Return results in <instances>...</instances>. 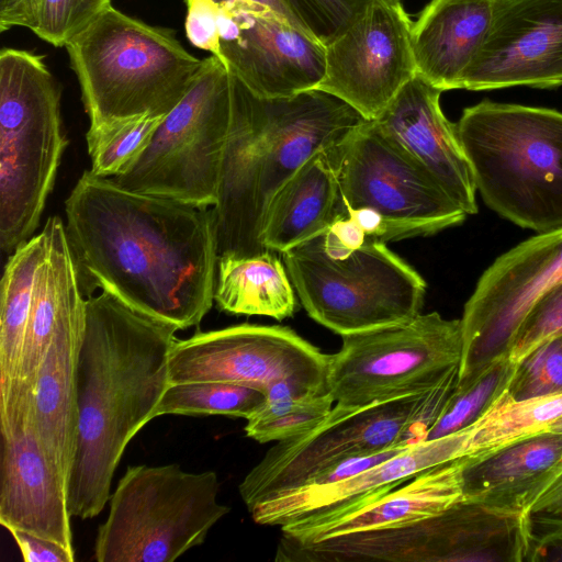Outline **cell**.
<instances>
[{"instance_id": "obj_1", "label": "cell", "mask_w": 562, "mask_h": 562, "mask_svg": "<svg viewBox=\"0 0 562 562\" xmlns=\"http://www.w3.org/2000/svg\"><path fill=\"white\" fill-rule=\"evenodd\" d=\"M65 212L85 295L108 291L179 330L199 326L214 302L212 207L130 191L86 170Z\"/></svg>"}, {"instance_id": "obj_2", "label": "cell", "mask_w": 562, "mask_h": 562, "mask_svg": "<svg viewBox=\"0 0 562 562\" xmlns=\"http://www.w3.org/2000/svg\"><path fill=\"white\" fill-rule=\"evenodd\" d=\"M175 325L101 291L87 299L77 362L78 441L67 483L72 517L98 516L128 442L150 420L168 386Z\"/></svg>"}, {"instance_id": "obj_3", "label": "cell", "mask_w": 562, "mask_h": 562, "mask_svg": "<svg viewBox=\"0 0 562 562\" xmlns=\"http://www.w3.org/2000/svg\"><path fill=\"white\" fill-rule=\"evenodd\" d=\"M231 81L232 119L212 212L218 257H249L267 250L262 227L276 192L314 155L367 120L318 89L268 99L233 74Z\"/></svg>"}, {"instance_id": "obj_4", "label": "cell", "mask_w": 562, "mask_h": 562, "mask_svg": "<svg viewBox=\"0 0 562 562\" xmlns=\"http://www.w3.org/2000/svg\"><path fill=\"white\" fill-rule=\"evenodd\" d=\"M456 125L491 210L538 234L562 228V112L484 100Z\"/></svg>"}, {"instance_id": "obj_5", "label": "cell", "mask_w": 562, "mask_h": 562, "mask_svg": "<svg viewBox=\"0 0 562 562\" xmlns=\"http://www.w3.org/2000/svg\"><path fill=\"white\" fill-rule=\"evenodd\" d=\"M65 48L89 127L168 114L205 64L182 46L173 30L150 25L113 5Z\"/></svg>"}, {"instance_id": "obj_6", "label": "cell", "mask_w": 562, "mask_h": 562, "mask_svg": "<svg viewBox=\"0 0 562 562\" xmlns=\"http://www.w3.org/2000/svg\"><path fill=\"white\" fill-rule=\"evenodd\" d=\"M61 90L45 57L0 52V246L11 255L34 236L67 138Z\"/></svg>"}, {"instance_id": "obj_7", "label": "cell", "mask_w": 562, "mask_h": 562, "mask_svg": "<svg viewBox=\"0 0 562 562\" xmlns=\"http://www.w3.org/2000/svg\"><path fill=\"white\" fill-rule=\"evenodd\" d=\"M214 471L178 464L130 465L110 496L97 531L98 562H173L202 544L229 507L217 501Z\"/></svg>"}, {"instance_id": "obj_8", "label": "cell", "mask_w": 562, "mask_h": 562, "mask_svg": "<svg viewBox=\"0 0 562 562\" xmlns=\"http://www.w3.org/2000/svg\"><path fill=\"white\" fill-rule=\"evenodd\" d=\"M306 313L345 336L407 322L423 308L427 284L385 243L367 239L351 255H327L323 234L282 252Z\"/></svg>"}, {"instance_id": "obj_9", "label": "cell", "mask_w": 562, "mask_h": 562, "mask_svg": "<svg viewBox=\"0 0 562 562\" xmlns=\"http://www.w3.org/2000/svg\"><path fill=\"white\" fill-rule=\"evenodd\" d=\"M453 372L424 393L362 407L335 404L315 428L277 441L239 484L247 508L301 486L323 468L347 457L425 440L458 383Z\"/></svg>"}, {"instance_id": "obj_10", "label": "cell", "mask_w": 562, "mask_h": 562, "mask_svg": "<svg viewBox=\"0 0 562 562\" xmlns=\"http://www.w3.org/2000/svg\"><path fill=\"white\" fill-rule=\"evenodd\" d=\"M231 119V74L211 55L136 162L109 179L130 191L212 207Z\"/></svg>"}, {"instance_id": "obj_11", "label": "cell", "mask_w": 562, "mask_h": 562, "mask_svg": "<svg viewBox=\"0 0 562 562\" xmlns=\"http://www.w3.org/2000/svg\"><path fill=\"white\" fill-rule=\"evenodd\" d=\"M341 337L326 384L335 404L345 407L429 391L459 371L462 357L461 321L437 312Z\"/></svg>"}, {"instance_id": "obj_12", "label": "cell", "mask_w": 562, "mask_h": 562, "mask_svg": "<svg viewBox=\"0 0 562 562\" xmlns=\"http://www.w3.org/2000/svg\"><path fill=\"white\" fill-rule=\"evenodd\" d=\"M340 204L380 213L400 240L436 234L468 214L435 178L367 120L331 149Z\"/></svg>"}, {"instance_id": "obj_13", "label": "cell", "mask_w": 562, "mask_h": 562, "mask_svg": "<svg viewBox=\"0 0 562 562\" xmlns=\"http://www.w3.org/2000/svg\"><path fill=\"white\" fill-rule=\"evenodd\" d=\"M561 281L562 228L528 238L483 272L460 319L463 348L457 386L509 356L532 305Z\"/></svg>"}, {"instance_id": "obj_14", "label": "cell", "mask_w": 562, "mask_h": 562, "mask_svg": "<svg viewBox=\"0 0 562 562\" xmlns=\"http://www.w3.org/2000/svg\"><path fill=\"white\" fill-rule=\"evenodd\" d=\"M330 355L284 326L239 324L177 339L169 384L223 382L265 390L281 380L326 387Z\"/></svg>"}, {"instance_id": "obj_15", "label": "cell", "mask_w": 562, "mask_h": 562, "mask_svg": "<svg viewBox=\"0 0 562 562\" xmlns=\"http://www.w3.org/2000/svg\"><path fill=\"white\" fill-rule=\"evenodd\" d=\"M220 7V58L255 94L285 98L315 89L326 47L266 4L235 0Z\"/></svg>"}, {"instance_id": "obj_16", "label": "cell", "mask_w": 562, "mask_h": 562, "mask_svg": "<svg viewBox=\"0 0 562 562\" xmlns=\"http://www.w3.org/2000/svg\"><path fill=\"white\" fill-rule=\"evenodd\" d=\"M412 26L401 0L374 2L326 46L325 75L315 89L375 120L417 75Z\"/></svg>"}, {"instance_id": "obj_17", "label": "cell", "mask_w": 562, "mask_h": 562, "mask_svg": "<svg viewBox=\"0 0 562 562\" xmlns=\"http://www.w3.org/2000/svg\"><path fill=\"white\" fill-rule=\"evenodd\" d=\"M31 395L24 387L0 390V524L75 553L67 488L34 431Z\"/></svg>"}, {"instance_id": "obj_18", "label": "cell", "mask_w": 562, "mask_h": 562, "mask_svg": "<svg viewBox=\"0 0 562 562\" xmlns=\"http://www.w3.org/2000/svg\"><path fill=\"white\" fill-rule=\"evenodd\" d=\"M562 86V0H496L487 36L459 89Z\"/></svg>"}, {"instance_id": "obj_19", "label": "cell", "mask_w": 562, "mask_h": 562, "mask_svg": "<svg viewBox=\"0 0 562 562\" xmlns=\"http://www.w3.org/2000/svg\"><path fill=\"white\" fill-rule=\"evenodd\" d=\"M469 438L470 427L446 437L412 443L342 482L278 493L248 510L258 525L283 528L321 522L383 495L424 471L467 456Z\"/></svg>"}, {"instance_id": "obj_20", "label": "cell", "mask_w": 562, "mask_h": 562, "mask_svg": "<svg viewBox=\"0 0 562 562\" xmlns=\"http://www.w3.org/2000/svg\"><path fill=\"white\" fill-rule=\"evenodd\" d=\"M441 92L416 75L372 121L389 140L426 169L468 215H473L477 204L472 169L457 125L441 110Z\"/></svg>"}, {"instance_id": "obj_21", "label": "cell", "mask_w": 562, "mask_h": 562, "mask_svg": "<svg viewBox=\"0 0 562 562\" xmlns=\"http://www.w3.org/2000/svg\"><path fill=\"white\" fill-rule=\"evenodd\" d=\"M86 305L87 299L61 321L31 395L34 431L66 488L78 441L77 362L86 327Z\"/></svg>"}, {"instance_id": "obj_22", "label": "cell", "mask_w": 562, "mask_h": 562, "mask_svg": "<svg viewBox=\"0 0 562 562\" xmlns=\"http://www.w3.org/2000/svg\"><path fill=\"white\" fill-rule=\"evenodd\" d=\"M463 457L439 464L348 512L306 526L283 527L279 543L301 544L326 538L400 527L434 516L463 499Z\"/></svg>"}, {"instance_id": "obj_23", "label": "cell", "mask_w": 562, "mask_h": 562, "mask_svg": "<svg viewBox=\"0 0 562 562\" xmlns=\"http://www.w3.org/2000/svg\"><path fill=\"white\" fill-rule=\"evenodd\" d=\"M496 0H430L412 26L417 75L443 91L459 89L491 27Z\"/></svg>"}, {"instance_id": "obj_24", "label": "cell", "mask_w": 562, "mask_h": 562, "mask_svg": "<svg viewBox=\"0 0 562 562\" xmlns=\"http://www.w3.org/2000/svg\"><path fill=\"white\" fill-rule=\"evenodd\" d=\"M463 459V499L527 512L562 460V432L544 430L488 454Z\"/></svg>"}, {"instance_id": "obj_25", "label": "cell", "mask_w": 562, "mask_h": 562, "mask_svg": "<svg viewBox=\"0 0 562 562\" xmlns=\"http://www.w3.org/2000/svg\"><path fill=\"white\" fill-rule=\"evenodd\" d=\"M331 149L314 155L272 196L261 235L266 249L284 252L323 234L338 216L340 194Z\"/></svg>"}, {"instance_id": "obj_26", "label": "cell", "mask_w": 562, "mask_h": 562, "mask_svg": "<svg viewBox=\"0 0 562 562\" xmlns=\"http://www.w3.org/2000/svg\"><path fill=\"white\" fill-rule=\"evenodd\" d=\"M217 307L234 315L269 316L278 321L296 310L285 266L271 250L249 257L221 256L214 283Z\"/></svg>"}, {"instance_id": "obj_27", "label": "cell", "mask_w": 562, "mask_h": 562, "mask_svg": "<svg viewBox=\"0 0 562 562\" xmlns=\"http://www.w3.org/2000/svg\"><path fill=\"white\" fill-rule=\"evenodd\" d=\"M45 248V235L41 232L9 255L4 267L0 293V387L16 381Z\"/></svg>"}, {"instance_id": "obj_28", "label": "cell", "mask_w": 562, "mask_h": 562, "mask_svg": "<svg viewBox=\"0 0 562 562\" xmlns=\"http://www.w3.org/2000/svg\"><path fill=\"white\" fill-rule=\"evenodd\" d=\"M326 387L281 380L265 390V401L247 419V437L260 442L281 441L319 425L334 406Z\"/></svg>"}, {"instance_id": "obj_29", "label": "cell", "mask_w": 562, "mask_h": 562, "mask_svg": "<svg viewBox=\"0 0 562 562\" xmlns=\"http://www.w3.org/2000/svg\"><path fill=\"white\" fill-rule=\"evenodd\" d=\"M561 416L562 394L515 400L505 391L470 427L465 457H482L548 430Z\"/></svg>"}, {"instance_id": "obj_30", "label": "cell", "mask_w": 562, "mask_h": 562, "mask_svg": "<svg viewBox=\"0 0 562 562\" xmlns=\"http://www.w3.org/2000/svg\"><path fill=\"white\" fill-rule=\"evenodd\" d=\"M261 389L223 382L168 384L155 411L162 415H224L248 419L263 403Z\"/></svg>"}, {"instance_id": "obj_31", "label": "cell", "mask_w": 562, "mask_h": 562, "mask_svg": "<svg viewBox=\"0 0 562 562\" xmlns=\"http://www.w3.org/2000/svg\"><path fill=\"white\" fill-rule=\"evenodd\" d=\"M166 115L148 113L89 127L86 139L90 171L101 178L125 173L146 149Z\"/></svg>"}, {"instance_id": "obj_32", "label": "cell", "mask_w": 562, "mask_h": 562, "mask_svg": "<svg viewBox=\"0 0 562 562\" xmlns=\"http://www.w3.org/2000/svg\"><path fill=\"white\" fill-rule=\"evenodd\" d=\"M517 362L509 357L491 363L474 380L457 386L425 440L446 437L471 427L507 390Z\"/></svg>"}, {"instance_id": "obj_33", "label": "cell", "mask_w": 562, "mask_h": 562, "mask_svg": "<svg viewBox=\"0 0 562 562\" xmlns=\"http://www.w3.org/2000/svg\"><path fill=\"white\" fill-rule=\"evenodd\" d=\"M110 7L112 0H38L32 32L55 47H66Z\"/></svg>"}, {"instance_id": "obj_34", "label": "cell", "mask_w": 562, "mask_h": 562, "mask_svg": "<svg viewBox=\"0 0 562 562\" xmlns=\"http://www.w3.org/2000/svg\"><path fill=\"white\" fill-rule=\"evenodd\" d=\"M312 37L325 47L380 0H282Z\"/></svg>"}, {"instance_id": "obj_35", "label": "cell", "mask_w": 562, "mask_h": 562, "mask_svg": "<svg viewBox=\"0 0 562 562\" xmlns=\"http://www.w3.org/2000/svg\"><path fill=\"white\" fill-rule=\"evenodd\" d=\"M506 391L515 400L562 394V335L541 344L517 362Z\"/></svg>"}, {"instance_id": "obj_36", "label": "cell", "mask_w": 562, "mask_h": 562, "mask_svg": "<svg viewBox=\"0 0 562 562\" xmlns=\"http://www.w3.org/2000/svg\"><path fill=\"white\" fill-rule=\"evenodd\" d=\"M562 335V281L532 305L514 338L509 358L519 362L541 344Z\"/></svg>"}, {"instance_id": "obj_37", "label": "cell", "mask_w": 562, "mask_h": 562, "mask_svg": "<svg viewBox=\"0 0 562 562\" xmlns=\"http://www.w3.org/2000/svg\"><path fill=\"white\" fill-rule=\"evenodd\" d=\"M186 34L190 43L220 56V7L213 0H186Z\"/></svg>"}, {"instance_id": "obj_38", "label": "cell", "mask_w": 562, "mask_h": 562, "mask_svg": "<svg viewBox=\"0 0 562 562\" xmlns=\"http://www.w3.org/2000/svg\"><path fill=\"white\" fill-rule=\"evenodd\" d=\"M527 561H562V518L530 516Z\"/></svg>"}, {"instance_id": "obj_39", "label": "cell", "mask_w": 562, "mask_h": 562, "mask_svg": "<svg viewBox=\"0 0 562 562\" xmlns=\"http://www.w3.org/2000/svg\"><path fill=\"white\" fill-rule=\"evenodd\" d=\"M360 226L348 215L337 216L323 233V246L328 256L345 258L367 240Z\"/></svg>"}, {"instance_id": "obj_40", "label": "cell", "mask_w": 562, "mask_h": 562, "mask_svg": "<svg viewBox=\"0 0 562 562\" xmlns=\"http://www.w3.org/2000/svg\"><path fill=\"white\" fill-rule=\"evenodd\" d=\"M26 562H72L75 553L48 539L22 530H10Z\"/></svg>"}, {"instance_id": "obj_41", "label": "cell", "mask_w": 562, "mask_h": 562, "mask_svg": "<svg viewBox=\"0 0 562 562\" xmlns=\"http://www.w3.org/2000/svg\"><path fill=\"white\" fill-rule=\"evenodd\" d=\"M535 517L562 518V460L527 508Z\"/></svg>"}, {"instance_id": "obj_42", "label": "cell", "mask_w": 562, "mask_h": 562, "mask_svg": "<svg viewBox=\"0 0 562 562\" xmlns=\"http://www.w3.org/2000/svg\"><path fill=\"white\" fill-rule=\"evenodd\" d=\"M36 8L33 0H0V32L13 26L34 29Z\"/></svg>"}, {"instance_id": "obj_43", "label": "cell", "mask_w": 562, "mask_h": 562, "mask_svg": "<svg viewBox=\"0 0 562 562\" xmlns=\"http://www.w3.org/2000/svg\"><path fill=\"white\" fill-rule=\"evenodd\" d=\"M213 1L216 2L217 4H221V3L235 1V0H213ZM249 1H255V2L266 4L268 7H271L274 10H277L278 12H280L281 14L285 15L288 19H290L294 23H296L299 26H301L297 23V21L294 19V16L291 14V12L289 11V9L286 8V5L283 3L282 0H249Z\"/></svg>"}, {"instance_id": "obj_44", "label": "cell", "mask_w": 562, "mask_h": 562, "mask_svg": "<svg viewBox=\"0 0 562 562\" xmlns=\"http://www.w3.org/2000/svg\"><path fill=\"white\" fill-rule=\"evenodd\" d=\"M548 430L562 432V416L559 419H557L552 425H550Z\"/></svg>"}, {"instance_id": "obj_45", "label": "cell", "mask_w": 562, "mask_h": 562, "mask_svg": "<svg viewBox=\"0 0 562 562\" xmlns=\"http://www.w3.org/2000/svg\"><path fill=\"white\" fill-rule=\"evenodd\" d=\"M34 4H35V8L37 9V3H38V0H33Z\"/></svg>"}]
</instances>
